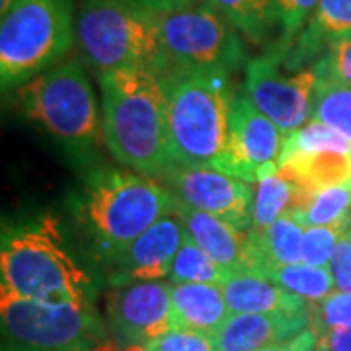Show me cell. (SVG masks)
<instances>
[{
    "instance_id": "6da1fadb",
    "label": "cell",
    "mask_w": 351,
    "mask_h": 351,
    "mask_svg": "<svg viewBox=\"0 0 351 351\" xmlns=\"http://www.w3.org/2000/svg\"><path fill=\"white\" fill-rule=\"evenodd\" d=\"M101 137L115 162L164 180L170 170L166 86L147 69H117L100 75Z\"/></svg>"
},
{
    "instance_id": "7a4b0ae2",
    "label": "cell",
    "mask_w": 351,
    "mask_h": 351,
    "mask_svg": "<svg viewBox=\"0 0 351 351\" xmlns=\"http://www.w3.org/2000/svg\"><path fill=\"white\" fill-rule=\"evenodd\" d=\"M174 191L156 178L135 170L98 168L86 176L76 195V219L100 260L110 263L176 209Z\"/></svg>"
},
{
    "instance_id": "3957f363",
    "label": "cell",
    "mask_w": 351,
    "mask_h": 351,
    "mask_svg": "<svg viewBox=\"0 0 351 351\" xmlns=\"http://www.w3.org/2000/svg\"><path fill=\"white\" fill-rule=\"evenodd\" d=\"M2 293L39 302H94L96 285L76 262L51 215L4 228Z\"/></svg>"
},
{
    "instance_id": "277c9868",
    "label": "cell",
    "mask_w": 351,
    "mask_h": 351,
    "mask_svg": "<svg viewBox=\"0 0 351 351\" xmlns=\"http://www.w3.org/2000/svg\"><path fill=\"white\" fill-rule=\"evenodd\" d=\"M230 75L172 69L164 78L172 166L226 172L234 92Z\"/></svg>"
},
{
    "instance_id": "5b68a950",
    "label": "cell",
    "mask_w": 351,
    "mask_h": 351,
    "mask_svg": "<svg viewBox=\"0 0 351 351\" xmlns=\"http://www.w3.org/2000/svg\"><path fill=\"white\" fill-rule=\"evenodd\" d=\"M76 41L98 73L117 69L170 71L156 14L127 0H84L76 20Z\"/></svg>"
},
{
    "instance_id": "8992f818",
    "label": "cell",
    "mask_w": 351,
    "mask_h": 351,
    "mask_svg": "<svg viewBox=\"0 0 351 351\" xmlns=\"http://www.w3.org/2000/svg\"><path fill=\"white\" fill-rule=\"evenodd\" d=\"M25 119L75 158H88L100 143L96 94L78 59L63 61L18 90Z\"/></svg>"
},
{
    "instance_id": "52a82bcc",
    "label": "cell",
    "mask_w": 351,
    "mask_h": 351,
    "mask_svg": "<svg viewBox=\"0 0 351 351\" xmlns=\"http://www.w3.org/2000/svg\"><path fill=\"white\" fill-rule=\"evenodd\" d=\"M75 39L71 0H16L0 24L2 90L24 86L57 66Z\"/></svg>"
},
{
    "instance_id": "ba28073f",
    "label": "cell",
    "mask_w": 351,
    "mask_h": 351,
    "mask_svg": "<svg viewBox=\"0 0 351 351\" xmlns=\"http://www.w3.org/2000/svg\"><path fill=\"white\" fill-rule=\"evenodd\" d=\"M2 351H92L110 339L94 302H39L2 293Z\"/></svg>"
},
{
    "instance_id": "9c48e42d",
    "label": "cell",
    "mask_w": 351,
    "mask_h": 351,
    "mask_svg": "<svg viewBox=\"0 0 351 351\" xmlns=\"http://www.w3.org/2000/svg\"><path fill=\"white\" fill-rule=\"evenodd\" d=\"M170 71L232 75L248 64L242 34L207 4L156 14Z\"/></svg>"
},
{
    "instance_id": "30bf717a",
    "label": "cell",
    "mask_w": 351,
    "mask_h": 351,
    "mask_svg": "<svg viewBox=\"0 0 351 351\" xmlns=\"http://www.w3.org/2000/svg\"><path fill=\"white\" fill-rule=\"evenodd\" d=\"M316 86L318 75L313 66L285 75L281 59L271 51L246 64L244 92L285 135L313 119Z\"/></svg>"
},
{
    "instance_id": "8fae6325",
    "label": "cell",
    "mask_w": 351,
    "mask_h": 351,
    "mask_svg": "<svg viewBox=\"0 0 351 351\" xmlns=\"http://www.w3.org/2000/svg\"><path fill=\"white\" fill-rule=\"evenodd\" d=\"M104 316L110 339L119 348L147 346L172 330V283L113 285L104 297Z\"/></svg>"
},
{
    "instance_id": "7c38bea8",
    "label": "cell",
    "mask_w": 351,
    "mask_h": 351,
    "mask_svg": "<svg viewBox=\"0 0 351 351\" xmlns=\"http://www.w3.org/2000/svg\"><path fill=\"white\" fill-rule=\"evenodd\" d=\"M285 133L265 117L246 92H234L228 125L226 174L258 182L277 170Z\"/></svg>"
},
{
    "instance_id": "4fadbf2b",
    "label": "cell",
    "mask_w": 351,
    "mask_h": 351,
    "mask_svg": "<svg viewBox=\"0 0 351 351\" xmlns=\"http://www.w3.org/2000/svg\"><path fill=\"white\" fill-rule=\"evenodd\" d=\"M164 184L189 207L217 215L240 230L252 228L254 191L250 182L213 168H189L174 164L164 176Z\"/></svg>"
},
{
    "instance_id": "5bb4252c",
    "label": "cell",
    "mask_w": 351,
    "mask_h": 351,
    "mask_svg": "<svg viewBox=\"0 0 351 351\" xmlns=\"http://www.w3.org/2000/svg\"><path fill=\"white\" fill-rule=\"evenodd\" d=\"M184 237L186 226L180 213L174 209L164 215L110 263V287L138 281H160L170 276Z\"/></svg>"
},
{
    "instance_id": "9a60e30c",
    "label": "cell",
    "mask_w": 351,
    "mask_h": 351,
    "mask_svg": "<svg viewBox=\"0 0 351 351\" xmlns=\"http://www.w3.org/2000/svg\"><path fill=\"white\" fill-rule=\"evenodd\" d=\"M311 326V304L299 313L228 314L213 334L217 351H256L287 341Z\"/></svg>"
},
{
    "instance_id": "2e32d148",
    "label": "cell",
    "mask_w": 351,
    "mask_h": 351,
    "mask_svg": "<svg viewBox=\"0 0 351 351\" xmlns=\"http://www.w3.org/2000/svg\"><path fill=\"white\" fill-rule=\"evenodd\" d=\"M277 172L297 188V199L291 211L297 213L314 193L351 184V152H295L279 158Z\"/></svg>"
},
{
    "instance_id": "e0dca14e",
    "label": "cell",
    "mask_w": 351,
    "mask_h": 351,
    "mask_svg": "<svg viewBox=\"0 0 351 351\" xmlns=\"http://www.w3.org/2000/svg\"><path fill=\"white\" fill-rule=\"evenodd\" d=\"M348 34H351V0H320L301 34L279 57L281 64L302 71L304 64L316 63L332 43Z\"/></svg>"
},
{
    "instance_id": "ac0fdd59",
    "label": "cell",
    "mask_w": 351,
    "mask_h": 351,
    "mask_svg": "<svg viewBox=\"0 0 351 351\" xmlns=\"http://www.w3.org/2000/svg\"><path fill=\"white\" fill-rule=\"evenodd\" d=\"M176 211L182 217L189 237L221 267H225L226 271L246 269L248 230H240L221 217L189 207L188 203L180 199L176 203Z\"/></svg>"
},
{
    "instance_id": "d6986e66",
    "label": "cell",
    "mask_w": 351,
    "mask_h": 351,
    "mask_svg": "<svg viewBox=\"0 0 351 351\" xmlns=\"http://www.w3.org/2000/svg\"><path fill=\"white\" fill-rule=\"evenodd\" d=\"M230 314L299 313L311 302L289 293L267 277L252 271H228L221 283Z\"/></svg>"
},
{
    "instance_id": "ffe728a7",
    "label": "cell",
    "mask_w": 351,
    "mask_h": 351,
    "mask_svg": "<svg viewBox=\"0 0 351 351\" xmlns=\"http://www.w3.org/2000/svg\"><path fill=\"white\" fill-rule=\"evenodd\" d=\"M302 237L304 226L291 213L263 230H248L244 271L262 276L271 265L302 262Z\"/></svg>"
},
{
    "instance_id": "44dd1931",
    "label": "cell",
    "mask_w": 351,
    "mask_h": 351,
    "mask_svg": "<svg viewBox=\"0 0 351 351\" xmlns=\"http://www.w3.org/2000/svg\"><path fill=\"white\" fill-rule=\"evenodd\" d=\"M230 314L223 289L215 283H172V330L215 334Z\"/></svg>"
},
{
    "instance_id": "7402d4cb",
    "label": "cell",
    "mask_w": 351,
    "mask_h": 351,
    "mask_svg": "<svg viewBox=\"0 0 351 351\" xmlns=\"http://www.w3.org/2000/svg\"><path fill=\"white\" fill-rule=\"evenodd\" d=\"M252 43H263L276 29L271 0H203Z\"/></svg>"
},
{
    "instance_id": "603a6c76",
    "label": "cell",
    "mask_w": 351,
    "mask_h": 351,
    "mask_svg": "<svg viewBox=\"0 0 351 351\" xmlns=\"http://www.w3.org/2000/svg\"><path fill=\"white\" fill-rule=\"evenodd\" d=\"M263 277L271 279L279 287L289 293H295L304 301L316 302L330 295L336 283L330 267H318L308 263H283V265H271L262 274Z\"/></svg>"
},
{
    "instance_id": "cb8c5ba5",
    "label": "cell",
    "mask_w": 351,
    "mask_h": 351,
    "mask_svg": "<svg viewBox=\"0 0 351 351\" xmlns=\"http://www.w3.org/2000/svg\"><path fill=\"white\" fill-rule=\"evenodd\" d=\"M295 199L297 188L277 170L260 178L258 188L254 191L250 230H263L274 225L283 215L291 213L295 207Z\"/></svg>"
},
{
    "instance_id": "d4e9b609",
    "label": "cell",
    "mask_w": 351,
    "mask_h": 351,
    "mask_svg": "<svg viewBox=\"0 0 351 351\" xmlns=\"http://www.w3.org/2000/svg\"><path fill=\"white\" fill-rule=\"evenodd\" d=\"M225 267H221L207 252L191 239L186 230L184 242L176 254L172 271L168 276L170 283H215L221 285L226 277Z\"/></svg>"
},
{
    "instance_id": "484cf974",
    "label": "cell",
    "mask_w": 351,
    "mask_h": 351,
    "mask_svg": "<svg viewBox=\"0 0 351 351\" xmlns=\"http://www.w3.org/2000/svg\"><path fill=\"white\" fill-rule=\"evenodd\" d=\"M302 226H330L351 223V184L314 193L301 211L291 213Z\"/></svg>"
},
{
    "instance_id": "4316f807",
    "label": "cell",
    "mask_w": 351,
    "mask_h": 351,
    "mask_svg": "<svg viewBox=\"0 0 351 351\" xmlns=\"http://www.w3.org/2000/svg\"><path fill=\"white\" fill-rule=\"evenodd\" d=\"M313 119L336 129L351 143V86L318 78Z\"/></svg>"
},
{
    "instance_id": "83f0119b",
    "label": "cell",
    "mask_w": 351,
    "mask_h": 351,
    "mask_svg": "<svg viewBox=\"0 0 351 351\" xmlns=\"http://www.w3.org/2000/svg\"><path fill=\"white\" fill-rule=\"evenodd\" d=\"M316 151L351 152V143L343 135H339L336 129L328 127L326 123H322L318 119H311L308 123L299 127L297 131L285 135L281 156L295 154V152Z\"/></svg>"
},
{
    "instance_id": "f1b7e54d",
    "label": "cell",
    "mask_w": 351,
    "mask_h": 351,
    "mask_svg": "<svg viewBox=\"0 0 351 351\" xmlns=\"http://www.w3.org/2000/svg\"><path fill=\"white\" fill-rule=\"evenodd\" d=\"M320 0H271L274 8V24L279 32L277 45L271 49L277 57H281L291 47V43L306 25L308 18L313 16L314 8Z\"/></svg>"
},
{
    "instance_id": "f546056e",
    "label": "cell",
    "mask_w": 351,
    "mask_h": 351,
    "mask_svg": "<svg viewBox=\"0 0 351 351\" xmlns=\"http://www.w3.org/2000/svg\"><path fill=\"white\" fill-rule=\"evenodd\" d=\"M351 324V291L336 289L320 301L311 302V328L318 338Z\"/></svg>"
},
{
    "instance_id": "4dcf8cb0",
    "label": "cell",
    "mask_w": 351,
    "mask_h": 351,
    "mask_svg": "<svg viewBox=\"0 0 351 351\" xmlns=\"http://www.w3.org/2000/svg\"><path fill=\"white\" fill-rule=\"evenodd\" d=\"M351 228V223L330 226H304L302 237V262L308 265L324 267L330 265V260L338 248L339 240Z\"/></svg>"
},
{
    "instance_id": "1f68e13d",
    "label": "cell",
    "mask_w": 351,
    "mask_h": 351,
    "mask_svg": "<svg viewBox=\"0 0 351 351\" xmlns=\"http://www.w3.org/2000/svg\"><path fill=\"white\" fill-rule=\"evenodd\" d=\"M318 78H326L351 86V34L338 39L313 64Z\"/></svg>"
},
{
    "instance_id": "d6a6232c",
    "label": "cell",
    "mask_w": 351,
    "mask_h": 351,
    "mask_svg": "<svg viewBox=\"0 0 351 351\" xmlns=\"http://www.w3.org/2000/svg\"><path fill=\"white\" fill-rule=\"evenodd\" d=\"M149 351H217L213 334L199 330L174 328L147 343Z\"/></svg>"
},
{
    "instance_id": "836d02e7",
    "label": "cell",
    "mask_w": 351,
    "mask_h": 351,
    "mask_svg": "<svg viewBox=\"0 0 351 351\" xmlns=\"http://www.w3.org/2000/svg\"><path fill=\"white\" fill-rule=\"evenodd\" d=\"M328 267L332 271L336 287L341 291H351V228L339 240Z\"/></svg>"
},
{
    "instance_id": "e575fe53",
    "label": "cell",
    "mask_w": 351,
    "mask_h": 351,
    "mask_svg": "<svg viewBox=\"0 0 351 351\" xmlns=\"http://www.w3.org/2000/svg\"><path fill=\"white\" fill-rule=\"evenodd\" d=\"M316 351H351V324L322 336L318 339Z\"/></svg>"
},
{
    "instance_id": "d590c367",
    "label": "cell",
    "mask_w": 351,
    "mask_h": 351,
    "mask_svg": "<svg viewBox=\"0 0 351 351\" xmlns=\"http://www.w3.org/2000/svg\"><path fill=\"white\" fill-rule=\"evenodd\" d=\"M138 4L152 14H164L170 10H178V8H188V6H195V4H203V0H127Z\"/></svg>"
},
{
    "instance_id": "8d00e7d4",
    "label": "cell",
    "mask_w": 351,
    "mask_h": 351,
    "mask_svg": "<svg viewBox=\"0 0 351 351\" xmlns=\"http://www.w3.org/2000/svg\"><path fill=\"white\" fill-rule=\"evenodd\" d=\"M256 351H295V348L291 346V341H281V343H271V346H265L262 350Z\"/></svg>"
},
{
    "instance_id": "74e56055",
    "label": "cell",
    "mask_w": 351,
    "mask_h": 351,
    "mask_svg": "<svg viewBox=\"0 0 351 351\" xmlns=\"http://www.w3.org/2000/svg\"><path fill=\"white\" fill-rule=\"evenodd\" d=\"M16 0H0V12L6 14L10 8H12V4Z\"/></svg>"
},
{
    "instance_id": "f35d334b",
    "label": "cell",
    "mask_w": 351,
    "mask_h": 351,
    "mask_svg": "<svg viewBox=\"0 0 351 351\" xmlns=\"http://www.w3.org/2000/svg\"><path fill=\"white\" fill-rule=\"evenodd\" d=\"M121 351H149L147 346H141V343H135V346H127V348H121Z\"/></svg>"
}]
</instances>
